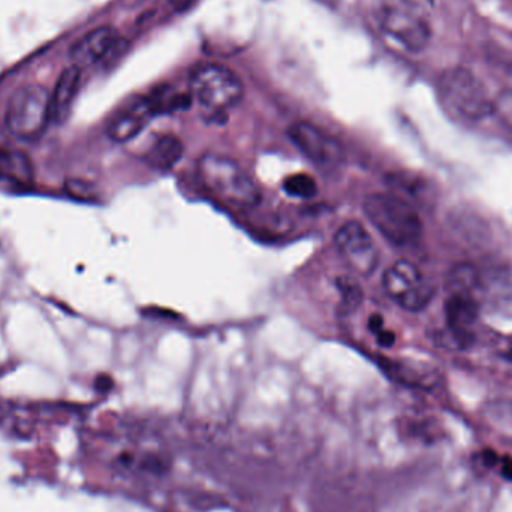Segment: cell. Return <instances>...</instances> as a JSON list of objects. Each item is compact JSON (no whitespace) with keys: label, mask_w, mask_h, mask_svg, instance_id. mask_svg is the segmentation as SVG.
<instances>
[{"label":"cell","mask_w":512,"mask_h":512,"mask_svg":"<svg viewBox=\"0 0 512 512\" xmlns=\"http://www.w3.org/2000/svg\"><path fill=\"white\" fill-rule=\"evenodd\" d=\"M363 210L372 227L391 245L405 248L423 237L420 213L405 197L393 192H376L367 195Z\"/></svg>","instance_id":"cell-1"},{"label":"cell","mask_w":512,"mask_h":512,"mask_svg":"<svg viewBox=\"0 0 512 512\" xmlns=\"http://www.w3.org/2000/svg\"><path fill=\"white\" fill-rule=\"evenodd\" d=\"M337 286H339L340 294H342L343 309L348 310V312L357 309L363 301V291H361L360 285L349 277H340V279H337Z\"/></svg>","instance_id":"cell-17"},{"label":"cell","mask_w":512,"mask_h":512,"mask_svg":"<svg viewBox=\"0 0 512 512\" xmlns=\"http://www.w3.org/2000/svg\"><path fill=\"white\" fill-rule=\"evenodd\" d=\"M448 328L457 342L466 345L472 340V330L480 318V301L469 291H451L445 304Z\"/></svg>","instance_id":"cell-10"},{"label":"cell","mask_w":512,"mask_h":512,"mask_svg":"<svg viewBox=\"0 0 512 512\" xmlns=\"http://www.w3.org/2000/svg\"><path fill=\"white\" fill-rule=\"evenodd\" d=\"M192 0H171V3H173L174 6H177V8H186V6L191 3Z\"/></svg>","instance_id":"cell-22"},{"label":"cell","mask_w":512,"mask_h":512,"mask_svg":"<svg viewBox=\"0 0 512 512\" xmlns=\"http://www.w3.org/2000/svg\"><path fill=\"white\" fill-rule=\"evenodd\" d=\"M381 26L385 33L396 39L406 50H424L432 38V30L420 12L411 6L394 5L384 9Z\"/></svg>","instance_id":"cell-7"},{"label":"cell","mask_w":512,"mask_h":512,"mask_svg":"<svg viewBox=\"0 0 512 512\" xmlns=\"http://www.w3.org/2000/svg\"><path fill=\"white\" fill-rule=\"evenodd\" d=\"M283 191L295 198H313L318 194V185L309 174H294L286 177Z\"/></svg>","instance_id":"cell-16"},{"label":"cell","mask_w":512,"mask_h":512,"mask_svg":"<svg viewBox=\"0 0 512 512\" xmlns=\"http://www.w3.org/2000/svg\"><path fill=\"white\" fill-rule=\"evenodd\" d=\"M334 245L346 264L361 276H369L378 265L379 254L372 236L360 222H346L334 236Z\"/></svg>","instance_id":"cell-9"},{"label":"cell","mask_w":512,"mask_h":512,"mask_svg":"<svg viewBox=\"0 0 512 512\" xmlns=\"http://www.w3.org/2000/svg\"><path fill=\"white\" fill-rule=\"evenodd\" d=\"M80 86V66H69L60 74L54 92L51 93V120L54 123H63L68 119Z\"/></svg>","instance_id":"cell-13"},{"label":"cell","mask_w":512,"mask_h":512,"mask_svg":"<svg viewBox=\"0 0 512 512\" xmlns=\"http://www.w3.org/2000/svg\"><path fill=\"white\" fill-rule=\"evenodd\" d=\"M50 120L51 93L42 84H24L9 96L5 125L18 140H38Z\"/></svg>","instance_id":"cell-3"},{"label":"cell","mask_w":512,"mask_h":512,"mask_svg":"<svg viewBox=\"0 0 512 512\" xmlns=\"http://www.w3.org/2000/svg\"><path fill=\"white\" fill-rule=\"evenodd\" d=\"M0 176L14 185L29 186L35 179V171L26 153L0 147Z\"/></svg>","instance_id":"cell-14"},{"label":"cell","mask_w":512,"mask_h":512,"mask_svg":"<svg viewBox=\"0 0 512 512\" xmlns=\"http://www.w3.org/2000/svg\"><path fill=\"white\" fill-rule=\"evenodd\" d=\"M288 137L309 161L319 167H339L345 161V152L339 141L312 123H294L288 129Z\"/></svg>","instance_id":"cell-8"},{"label":"cell","mask_w":512,"mask_h":512,"mask_svg":"<svg viewBox=\"0 0 512 512\" xmlns=\"http://www.w3.org/2000/svg\"><path fill=\"white\" fill-rule=\"evenodd\" d=\"M116 41L117 32L113 27L102 26L92 30L72 47L71 57L74 65L83 68L101 62L116 45Z\"/></svg>","instance_id":"cell-12"},{"label":"cell","mask_w":512,"mask_h":512,"mask_svg":"<svg viewBox=\"0 0 512 512\" xmlns=\"http://www.w3.org/2000/svg\"><path fill=\"white\" fill-rule=\"evenodd\" d=\"M505 358L512 361V342L510 343V346H508L507 351H505Z\"/></svg>","instance_id":"cell-23"},{"label":"cell","mask_w":512,"mask_h":512,"mask_svg":"<svg viewBox=\"0 0 512 512\" xmlns=\"http://www.w3.org/2000/svg\"><path fill=\"white\" fill-rule=\"evenodd\" d=\"M376 339H378V343L382 348H391L394 342H396V336L388 330L379 331V333L376 334Z\"/></svg>","instance_id":"cell-20"},{"label":"cell","mask_w":512,"mask_h":512,"mask_svg":"<svg viewBox=\"0 0 512 512\" xmlns=\"http://www.w3.org/2000/svg\"><path fill=\"white\" fill-rule=\"evenodd\" d=\"M442 102L457 119L480 122L495 113V102L469 69H448L439 81Z\"/></svg>","instance_id":"cell-4"},{"label":"cell","mask_w":512,"mask_h":512,"mask_svg":"<svg viewBox=\"0 0 512 512\" xmlns=\"http://www.w3.org/2000/svg\"><path fill=\"white\" fill-rule=\"evenodd\" d=\"M385 294L408 312H420L432 301L435 291L417 265L397 261L382 277Z\"/></svg>","instance_id":"cell-6"},{"label":"cell","mask_w":512,"mask_h":512,"mask_svg":"<svg viewBox=\"0 0 512 512\" xmlns=\"http://www.w3.org/2000/svg\"><path fill=\"white\" fill-rule=\"evenodd\" d=\"M66 191L69 195L74 198H80V200H90L93 197L90 186L87 183L81 182V180H68L66 182Z\"/></svg>","instance_id":"cell-18"},{"label":"cell","mask_w":512,"mask_h":512,"mask_svg":"<svg viewBox=\"0 0 512 512\" xmlns=\"http://www.w3.org/2000/svg\"><path fill=\"white\" fill-rule=\"evenodd\" d=\"M183 143L174 135L158 138L147 153V162L156 170L168 171L179 164L183 156Z\"/></svg>","instance_id":"cell-15"},{"label":"cell","mask_w":512,"mask_h":512,"mask_svg":"<svg viewBox=\"0 0 512 512\" xmlns=\"http://www.w3.org/2000/svg\"><path fill=\"white\" fill-rule=\"evenodd\" d=\"M198 176L228 206L254 209L261 203V189L234 159L207 153L198 161Z\"/></svg>","instance_id":"cell-2"},{"label":"cell","mask_w":512,"mask_h":512,"mask_svg":"<svg viewBox=\"0 0 512 512\" xmlns=\"http://www.w3.org/2000/svg\"><path fill=\"white\" fill-rule=\"evenodd\" d=\"M495 113H499L504 122L512 126V93H507L499 102H495Z\"/></svg>","instance_id":"cell-19"},{"label":"cell","mask_w":512,"mask_h":512,"mask_svg":"<svg viewBox=\"0 0 512 512\" xmlns=\"http://www.w3.org/2000/svg\"><path fill=\"white\" fill-rule=\"evenodd\" d=\"M153 116H156V110L150 96L135 99L111 117L107 125L108 137L116 143L131 141L146 128Z\"/></svg>","instance_id":"cell-11"},{"label":"cell","mask_w":512,"mask_h":512,"mask_svg":"<svg viewBox=\"0 0 512 512\" xmlns=\"http://www.w3.org/2000/svg\"><path fill=\"white\" fill-rule=\"evenodd\" d=\"M191 92L204 108L222 113L239 104L243 98V84L225 66L204 65L192 74Z\"/></svg>","instance_id":"cell-5"},{"label":"cell","mask_w":512,"mask_h":512,"mask_svg":"<svg viewBox=\"0 0 512 512\" xmlns=\"http://www.w3.org/2000/svg\"><path fill=\"white\" fill-rule=\"evenodd\" d=\"M369 328L375 334H378L379 331L384 330V319H382V316L372 315V318L369 319Z\"/></svg>","instance_id":"cell-21"}]
</instances>
